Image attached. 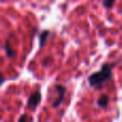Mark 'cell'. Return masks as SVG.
Wrapping results in <instances>:
<instances>
[{"label":"cell","instance_id":"cell-6","mask_svg":"<svg viewBox=\"0 0 122 122\" xmlns=\"http://www.w3.org/2000/svg\"><path fill=\"white\" fill-rule=\"evenodd\" d=\"M49 34L51 32L48 30H43L42 32L40 33V36H39V43H40V48H42L44 46V44L46 43L47 39L49 38Z\"/></svg>","mask_w":122,"mask_h":122},{"label":"cell","instance_id":"cell-9","mask_svg":"<svg viewBox=\"0 0 122 122\" xmlns=\"http://www.w3.org/2000/svg\"><path fill=\"white\" fill-rule=\"evenodd\" d=\"M5 82V77L3 76V74H2V72L0 71V86H1L2 84H4Z\"/></svg>","mask_w":122,"mask_h":122},{"label":"cell","instance_id":"cell-4","mask_svg":"<svg viewBox=\"0 0 122 122\" xmlns=\"http://www.w3.org/2000/svg\"><path fill=\"white\" fill-rule=\"evenodd\" d=\"M108 103H109V97L107 94H102L97 101V106L101 108H106L108 106Z\"/></svg>","mask_w":122,"mask_h":122},{"label":"cell","instance_id":"cell-5","mask_svg":"<svg viewBox=\"0 0 122 122\" xmlns=\"http://www.w3.org/2000/svg\"><path fill=\"white\" fill-rule=\"evenodd\" d=\"M3 47H4V51H5V54H6V56H8V58L12 59V58L15 57V55H16V54H15V51L10 45V42H9V41H5V42H4Z\"/></svg>","mask_w":122,"mask_h":122},{"label":"cell","instance_id":"cell-8","mask_svg":"<svg viewBox=\"0 0 122 122\" xmlns=\"http://www.w3.org/2000/svg\"><path fill=\"white\" fill-rule=\"evenodd\" d=\"M17 122H28V115L27 114H23L20 117H19L18 121Z\"/></svg>","mask_w":122,"mask_h":122},{"label":"cell","instance_id":"cell-3","mask_svg":"<svg viewBox=\"0 0 122 122\" xmlns=\"http://www.w3.org/2000/svg\"><path fill=\"white\" fill-rule=\"evenodd\" d=\"M41 100H42L41 91L40 90H36L34 92H32L31 94L29 95L28 101H27V105L29 106V107H31L32 109H36V108L39 106V104H40Z\"/></svg>","mask_w":122,"mask_h":122},{"label":"cell","instance_id":"cell-1","mask_svg":"<svg viewBox=\"0 0 122 122\" xmlns=\"http://www.w3.org/2000/svg\"><path fill=\"white\" fill-rule=\"evenodd\" d=\"M114 63H103L100 71L94 72L88 76V82L91 87L99 88L105 81L109 80L112 76V67Z\"/></svg>","mask_w":122,"mask_h":122},{"label":"cell","instance_id":"cell-2","mask_svg":"<svg viewBox=\"0 0 122 122\" xmlns=\"http://www.w3.org/2000/svg\"><path fill=\"white\" fill-rule=\"evenodd\" d=\"M54 88L57 91V97H56V100L54 101L51 106H53V108H58L65 99V91H66V88H65L64 86H62V85H54Z\"/></svg>","mask_w":122,"mask_h":122},{"label":"cell","instance_id":"cell-7","mask_svg":"<svg viewBox=\"0 0 122 122\" xmlns=\"http://www.w3.org/2000/svg\"><path fill=\"white\" fill-rule=\"evenodd\" d=\"M114 4H115L114 1H104L103 2V5L105 6L106 9H112V6H114Z\"/></svg>","mask_w":122,"mask_h":122}]
</instances>
